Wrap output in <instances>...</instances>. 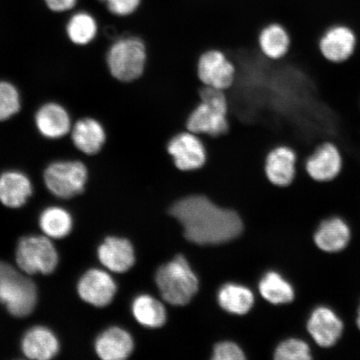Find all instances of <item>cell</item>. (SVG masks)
Masks as SVG:
<instances>
[{"instance_id":"5b68a950","label":"cell","mask_w":360,"mask_h":360,"mask_svg":"<svg viewBox=\"0 0 360 360\" xmlns=\"http://www.w3.org/2000/svg\"><path fill=\"white\" fill-rule=\"evenodd\" d=\"M155 281L163 299L173 305L187 304L199 290V280L182 255L162 265Z\"/></svg>"},{"instance_id":"5bb4252c","label":"cell","mask_w":360,"mask_h":360,"mask_svg":"<svg viewBox=\"0 0 360 360\" xmlns=\"http://www.w3.org/2000/svg\"><path fill=\"white\" fill-rule=\"evenodd\" d=\"M308 331L321 347L330 348L340 339L344 323L338 315L328 307H318L310 315Z\"/></svg>"},{"instance_id":"7402d4cb","label":"cell","mask_w":360,"mask_h":360,"mask_svg":"<svg viewBox=\"0 0 360 360\" xmlns=\"http://www.w3.org/2000/svg\"><path fill=\"white\" fill-rule=\"evenodd\" d=\"M290 35L285 27L278 22H270L260 30L259 46L261 52L270 60L285 57L290 46Z\"/></svg>"},{"instance_id":"484cf974","label":"cell","mask_w":360,"mask_h":360,"mask_svg":"<svg viewBox=\"0 0 360 360\" xmlns=\"http://www.w3.org/2000/svg\"><path fill=\"white\" fill-rule=\"evenodd\" d=\"M66 33L72 43L76 45H87L96 37L97 21L88 12L75 13L67 22Z\"/></svg>"},{"instance_id":"4316f807","label":"cell","mask_w":360,"mask_h":360,"mask_svg":"<svg viewBox=\"0 0 360 360\" xmlns=\"http://www.w3.org/2000/svg\"><path fill=\"white\" fill-rule=\"evenodd\" d=\"M259 292L269 302L274 304H288L295 298L290 283L276 272H269L259 283Z\"/></svg>"},{"instance_id":"ba28073f","label":"cell","mask_w":360,"mask_h":360,"mask_svg":"<svg viewBox=\"0 0 360 360\" xmlns=\"http://www.w3.org/2000/svg\"><path fill=\"white\" fill-rule=\"evenodd\" d=\"M198 76L205 86L226 91L235 82L236 66L226 53L210 49L202 53L198 61Z\"/></svg>"},{"instance_id":"83f0119b","label":"cell","mask_w":360,"mask_h":360,"mask_svg":"<svg viewBox=\"0 0 360 360\" xmlns=\"http://www.w3.org/2000/svg\"><path fill=\"white\" fill-rule=\"evenodd\" d=\"M20 109L19 90L8 81H0V121L12 118Z\"/></svg>"},{"instance_id":"3957f363","label":"cell","mask_w":360,"mask_h":360,"mask_svg":"<svg viewBox=\"0 0 360 360\" xmlns=\"http://www.w3.org/2000/svg\"><path fill=\"white\" fill-rule=\"evenodd\" d=\"M201 101L187 120V130L198 135L217 137L229 129V101L226 93L202 86Z\"/></svg>"},{"instance_id":"4fadbf2b","label":"cell","mask_w":360,"mask_h":360,"mask_svg":"<svg viewBox=\"0 0 360 360\" xmlns=\"http://www.w3.org/2000/svg\"><path fill=\"white\" fill-rule=\"evenodd\" d=\"M296 152L290 146H278L272 148L265 159L264 172L274 186L286 188L291 186L297 173Z\"/></svg>"},{"instance_id":"ac0fdd59","label":"cell","mask_w":360,"mask_h":360,"mask_svg":"<svg viewBox=\"0 0 360 360\" xmlns=\"http://www.w3.org/2000/svg\"><path fill=\"white\" fill-rule=\"evenodd\" d=\"M134 340L128 331L120 327H110L98 336L94 349L103 360H123L134 350Z\"/></svg>"},{"instance_id":"ffe728a7","label":"cell","mask_w":360,"mask_h":360,"mask_svg":"<svg viewBox=\"0 0 360 360\" xmlns=\"http://www.w3.org/2000/svg\"><path fill=\"white\" fill-rule=\"evenodd\" d=\"M74 146L87 155L98 154L106 141V132L101 122L96 119H81L71 129Z\"/></svg>"},{"instance_id":"d6a6232c","label":"cell","mask_w":360,"mask_h":360,"mask_svg":"<svg viewBox=\"0 0 360 360\" xmlns=\"http://www.w3.org/2000/svg\"><path fill=\"white\" fill-rule=\"evenodd\" d=\"M357 326L360 330V307H359V313H358V318H357Z\"/></svg>"},{"instance_id":"f1b7e54d","label":"cell","mask_w":360,"mask_h":360,"mask_svg":"<svg viewBox=\"0 0 360 360\" xmlns=\"http://www.w3.org/2000/svg\"><path fill=\"white\" fill-rule=\"evenodd\" d=\"M278 360H309L311 353L309 345L300 340L290 339L282 342L274 354Z\"/></svg>"},{"instance_id":"30bf717a","label":"cell","mask_w":360,"mask_h":360,"mask_svg":"<svg viewBox=\"0 0 360 360\" xmlns=\"http://www.w3.org/2000/svg\"><path fill=\"white\" fill-rule=\"evenodd\" d=\"M304 167L314 181L330 182L339 176L343 169V156L335 143L325 141L306 159Z\"/></svg>"},{"instance_id":"8fae6325","label":"cell","mask_w":360,"mask_h":360,"mask_svg":"<svg viewBox=\"0 0 360 360\" xmlns=\"http://www.w3.org/2000/svg\"><path fill=\"white\" fill-rule=\"evenodd\" d=\"M77 291L84 302L103 308L106 307L114 300L117 285L114 278L105 270L91 269L80 278Z\"/></svg>"},{"instance_id":"9a60e30c","label":"cell","mask_w":360,"mask_h":360,"mask_svg":"<svg viewBox=\"0 0 360 360\" xmlns=\"http://www.w3.org/2000/svg\"><path fill=\"white\" fill-rule=\"evenodd\" d=\"M97 255L103 266L114 273L128 271L135 262L134 247L126 238L107 237L98 246Z\"/></svg>"},{"instance_id":"d6986e66","label":"cell","mask_w":360,"mask_h":360,"mask_svg":"<svg viewBox=\"0 0 360 360\" xmlns=\"http://www.w3.org/2000/svg\"><path fill=\"white\" fill-rule=\"evenodd\" d=\"M32 195V183L25 174L8 170L0 175V202L4 206L20 208Z\"/></svg>"},{"instance_id":"7c38bea8","label":"cell","mask_w":360,"mask_h":360,"mask_svg":"<svg viewBox=\"0 0 360 360\" xmlns=\"http://www.w3.org/2000/svg\"><path fill=\"white\" fill-rule=\"evenodd\" d=\"M357 37L354 31L345 25H335L326 30L319 40L323 57L333 63L345 62L353 56Z\"/></svg>"},{"instance_id":"603a6c76","label":"cell","mask_w":360,"mask_h":360,"mask_svg":"<svg viewBox=\"0 0 360 360\" xmlns=\"http://www.w3.org/2000/svg\"><path fill=\"white\" fill-rule=\"evenodd\" d=\"M39 227L45 236L60 240L69 236L73 229V218L61 207L51 206L45 209L39 219Z\"/></svg>"},{"instance_id":"8992f818","label":"cell","mask_w":360,"mask_h":360,"mask_svg":"<svg viewBox=\"0 0 360 360\" xmlns=\"http://www.w3.org/2000/svg\"><path fill=\"white\" fill-rule=\"evenodd\" d=\"M16 263L26 274L55 271L58 264V255L55 245L47 236H25L20 238L16 249Z\"/></svg>"},{"instance_id":"4dcf8cb0","label":"cell","mask_w":360,"mask_h":360,"mask_svg":"<svg viewBox=\"0 0 360 360\" xmlns=\"http://www.w3.org/2000/svg\"><path fill=\"white\" fill-rule=\"evenodd\" d=\"M245 359L244 352L237 345L232 343V342H222L214 347L213 359L242 360Z\"/></svg>"},{"instance_id":"2e32d148","label":"cell","mask_w":360,"mask_h":360,"mask_svg":"<svg viewBox=\"0 0 360 360\" xmlns=\"http://www.w3.org/2000/svg\"><path fill=\"white\" fill-rule=\"evenodd\" d=\"M35 125L44 137L58 139L65 137L72 129L69 112L57 103H45L35 115Z\"/></svg>"},{"instance_id":"cb8c5ba5","label":"cell","mask_w":360,"mask_h":360,"mask_svg":"<svg viewBox=\"0 0 360 360\" xmlns=\"http://www.w3.org/2000/svg\"><path fill=\"white\" fill-rule=\"evenodd\" d=\"M134 317L141 326L160 328L166 322V310L159 300L148 295H139L131 306Z\"/></svg>"},{"instance_id":"6da1fadb","label":"cell","mask_w":360,"mask_h":360,"mask_svg":"<svg viewBox=\"0 0 360 360\" xmlns=\"http://www.w3.org/2000/svg\"><path fill=\"white\" fill-rule=\"evenodd\" d=\"M169 214L182 224L187 240L197 245L222 244L237 238L243 231L240 216L219 208L202 195L183 198L171 207Z\"/></svg>"},{"instance_id":"9c48e42d","label":"cell","mask_w":360,"mask_h":360,"mask_svg":"<svg viewBox=\"0 0 360 360\" xmlns=\"http://www.w3.org/2000/svg\"><path fill=\"white\" fill-rule=\"evenodd\" d=\"M167 150L174 165L184 172L199 169L207 161V150L204 141L200 135L188 130L180 132L171 139Z\"/></svg>"},{"instance_id":"e0dca14e","label":"cell","mask_w":360,"mask_h":360,"mask_svg":"<svg viewBox=\"0 0 360 360\" xmlns=\"http://www.w3.org/2000/svg\"><path fill=\"white\" fill-rule=\"evenodd\" d=\"M22 352L27 358L48 360L56 357L60 351V342L55 333L44 326L30 328L21 341Z\"/></svg>"},{"instance_id":"52a82bcc","label":"cell","mask_w":360,"mask_h":360,"mask_svg":"<svg viewBox=\"0 0 360 360\" xmlns=\"http://www.w3.org/2000/svg\"><path fill=\"white\" fill-rule=\"evenodd\" d=\"M44 180L53 195L71 199L84 192L88 181V169L78 160L53 162L45 169Z\"/></svg>"},{"instance_id":"44dd1931","label":"cell","mask_w":360,"mask_h":360,"mask_svg":"<svg viewBox=\"0 0 360 360\" xmlns=\"http://www.w3.org/2000/svg\"><path fill=\"white\" fill-rule=\"evenodd\" d=\"M348 224L340 218H331L322 222L315 232V244L323 251L335 253L345 249L350 240Z\"/></svg>"},{"instance_id":"f546056e","label":"cell","mask_w":360,"mask_h":360,"mask_svg":"<svg viewBox=\"0 0 360 360\" xmlns=\"http://www.w3.org/2000/svg\"><path fill=\"white\" fill-rule=\"evenodd\" d=\"M112 15L128 17L134 15L141 6L142 0H100Z\"/></svg>"},{"instance_id":"d4e9b609","label":"cell","mask_w":360,"mask_h":360,"mask_svg":"<svg viewBox=\"0 0 360 360\" xmlns=\"http://www.w3.org/2000/svg\"><path fill=\"white\" fill-rule=\"evenodd\" d=\"M219 305L227 312L245 314L254 304V295L248 288L228 283L220 289L218 294Z\"/></svg>"},{"instance_id":"277c9868","label":"cell","mask_w":360,"mask_h":360,"mask_svg":"<svg viewBox=\"0 0 360 360\" xmlns=\"http://www.w3.org/2000/svg\"><path fill=\"white\" fill-rule=\"evenodd\" d=\"M38 301L35 283L10 264L0 261V303L17 318L28 316Z\"/></svg>"},{"instance_id":"1f68e13d","label":"cell","mask_w":360,"mask_h":360,"mask_svg":"<svg viewBox=\"0 0 360 360\" xmlns=\"http://www.w3.org/2000/svg\"><path fill=\"white\" fill-rule=\"evenodd\" d=\"M79 0H44L46 6L53 12L64 13L71 11Z\"/></svg>"},{"instance_id":"7a4b0ae2","label":"cell","mask_w":360,"mask_h":360,"mask_svg":"<svg viewBox=\"0 0 360 360\" xmlns=\"http://www.w3.org/2000/svg\"><path fill=\"white\" fill-rule=\"evenodd\" d=\"M147 45L135 34L123 36L114 42L107 53V65L111 75L124 84L141 79L146 70Z\"/></svg>"}]
</instances>
